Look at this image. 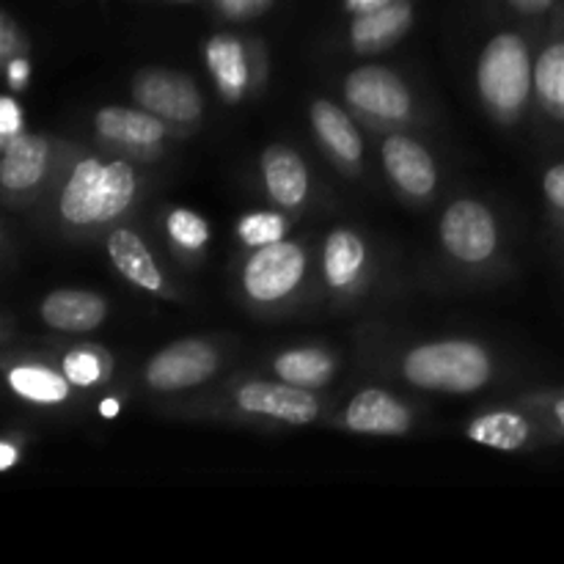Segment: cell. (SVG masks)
Segmentation results:
<instances>
[{
  "label": "cell",
  "mask_w": 564,
  "mask_h": 564,
  "mask_svg": "<svg viewBox=\"0 0 564 564\" xmlns=\"http://www.w3.org/2000/svg\"><path fill=\"white\" fill-rule=\"evenodd\" d=\"M138 191V176L124 160L102 163L88 158L75 165L58 198L61 218L72 226H99L127 213Z\"/></svg>",
  "instance_id": "obj_1"
},
{
  "label": "cell",
  "mask_w": 564,
  "mask_h": 564,
  "mask_svg": "<svg viewBox=\"0 0 564 564\" xmlns=\"http://www.w3.org/2000/svg\"><path fill=\"white\" fill-rule=\"evenodd\" d=\"M402 372L419 389L474 394L490 380V356L468 339L430 341L408 352Z\"/></svg>",
  "instance_id": "obj_2"
},
{
  "label": "cell",
  "mask_w": 564,
  "mask_h": 564,
  "mask_svg": "<svg viewBox=\"0 0 564 564\" xmlns=\"http://www.w3.org/2000/svg\"><path fill=\"white\" fill-rule=\"evenodd\" d=\"M477 86L485 105L499 116H516L534 88V64L518 33H499L485 44L477 64Z\"/></svg>",
  "instance_id": "obj_3"
},
{
  "label": "cell",
  "mask_w": 564,
  "mask_h": 564,
  "mask_svg": "<svg viewBox=\"0 0 564 564\" xmlns=\"http://www.w3.org/2000/svg\"><path fill=\"white\" fill-rule=\"evenodd\" d=\"M306 275V251L292 240H279L253 251L242 270V286L259 303L292 295Z\"/></svg>",
  "instance_id": "obj_4"
},
{
  "label": "cell",
  "mask_w": 564,
  "mask_h": 564,
  "mask_svg": "<svg viewBox=\"0 0 564 564\" xmlns=\"http://www.w3.org/2000/svg\"><path fill=\"white\" fill-rule=\"evenodd\" d=\"M132 99L149 113L171 124H193L202 119L204 102L196 80L185 72L143 69L132 80Z\"/></svg>",
  "instance_id": "obj_5"
},
{
  "label": "cell",
  "mask_w": 564,
  "mask_h": 564,
  "mask_svg": "<svg viewBox=\"0 0 564 564\" xmlns=\"http://www.w3.org/2000/svg\"><path fill=\"white\" fill-rule=\"evenodd\" d=\"M441 242L457 262H488L499 246L494 213L474 198H460V202L449 204L441 218Z\"/></svg>",
  "instance_id": "obj_6"
},
{
  "label": "cell",
  "mask_w": 564,
  "mask_h": 564,
  "mask_svg": "<svg viewBox=\"0 0 564 564\" xmlns=\"http://www.w3.org/2000/svg\"><path fill=\"white\" fill-rule=\"evenodd\" d=\"M345 97L352 108L380 121H405L411 119L413 99L408 86L397 72L386 66H361L350 72L345 80Z\"/></svg>",
  "instance_id": "obj_7"
},
{
  "label": "cell",
  "mask_w": 564,
  "mask_h": 564,
  "mask_svg": "<svg viewBox=\"0 0 564 564\" xmlns=\"http://www.w3.org/2000/svg\"><path fill=\"white\" fill-rule=\"evenodd\" d=\"M220 367V356L202 339H182L160 350L147 364V383L154 391H182L213 378Z\"/></svg>",
  "instance_id": "obj_8"
},
{
  "label": "cell",
  "mask_w": 564,
  "mask_h": 564,
  "mask_svg": "<svg viewBox=\"0 0 564 564\" xmlns=\"http://www.w3.org/2000/svg\"><path fill=\"white\" fill-rule=\"evenodd\" d=\"M240 411L253 416H270L286 424H312L319 413L317 397L308 389L295 383H268V380H251L235 391Z\"/></svg>",
  "instance_id": "obj_9"
},
{
  "label": "cell",
  "mask_w": 564,
  "mask_h": 564,
  "mask_svg": "<svg viewBox=\"0 0 564 564\" xmlns=\"http://www.w3.org/2000/svg\"><path fill=\"white\" fill-rule=\"evenodd\" d=\"M411 424V411L383 389L358 391L345 408V427L358 435H405Z\"/></svg>",
  "instance_id": "obj_10"
},
{
  "label": "cell",
  "mask_w": 564,
  "mask_h": 564,
  "mask_svg": "<svg viewBox=\"0 0 564 564\" xmlns=\"http://www.w3.org/2000/svg\"><path fill=\"white\" fill-rule=\"evenodd\" d=\"M383 165L400 191L411 196H430L438 182L435 160L427 149L408 135H391L383 143Z\"/></svg>",
  "instance_id": "obj_11"
},
{
  "label": "cell",
  "mask_w": 564,
  "mask_h": 564,
  "mask_svg": "<svg viewBox=\"0 0 564 564\" xmlns=\"http://www.w3.org/2000/svg\"><path fill=\"white\" fill-rule=\"evenodd\" d=\"M39 317L44 325L66 334H88L108 317V303L102 295L88 290H55L39 303Z\"/></svg>",
  "instance_id": "obj_12"
},
{
  "label": "cell",
  "mask_w": 564,
  "mask_h": 564,
  "mask_svg": "<svg viewBox=\"0 0 564 564\" xmlns=\"http://www.w3.org/2000/svg\"><path fill=\"white\" fill-rule=\"evenodd\" d=\"M165 119L149 113L147 108H119V105H110L102 108L94 116V124L97 132L105 141L121 143V147L132 149H154L165 138Z\"/></svg>",
  "instance_id": "obj_13"
},
{
  "label": "cell",
  "mask_w": 564,
  "mask_h": 564,
  "mask_svg": "<svg viewBox=\"0 0 564 564\" xmlns=\"http://www.w3.org/2000/svg\"><path fill=\"white\" fill-rule=\"evenodd\" d=\"M262 180L270 198L286 209H295L308 196V169L290 147H270L262 154Z\"/></svg>",
  "instance_id": "obj_14"
},
{
  "label": "cell",
  "mask_w": 564,
  "mask_h": 564,
  "mask_svg": "<svg viewBox=\"0 0 564 564\" xmlns=\"http://www.w3.org/2000/svg\"><path fill=\"white\" fill-rule=\"evenodd\" d=\"M50 147L42 135L20 132L17 138L3 143V160H0V182L6 191H28L36 185L47 171Z\"/></svg>",
  "instance_id": "obj_15"
},
{
  "label": "cell",
  "mask_w": 564,
  "mask_h": 564,
  "mask_svg": "<svg viewBox=\"0 0 564 564\" xmlns=\"http://www.w3.org/2000/svg\"><path fill=\"white\" fill-rule=\"evenodd\" d=\"M207 69L213 75L215 86L224 94L229 102L246 94L248 80H251V72H248V55L246 47L237 36L231 33H218L207 42Z\"/></svg>",
  "instance_id": "obj_16"
},
{
  "label": "cell",
  "mask_w": 564,
  "mask_h": 564,
  "mask_svg": "<svg viewBox=\"0 0 564 564\" xmlns=\"http://www.w3.org/2000/svg\"><path fill=\"white\" fill-rule=\"evenodd\" d=\"M413 20V9L408 0H391L380 9L358 14L350 25V42L356 50H380L400 39Z\"/></svg>",
  "instance_id": "obj_17"
},
{
  "label": "cell",
  "mask_w": 564,
  "mask_h": 564,
  "mask_svg": "<svg viewBox=\"0 0 564 564\" xmlns=\"http://www.w3.org/2000/svg\"><path fill=\"white\" fill-rule=\"evenodd\" d=\"M108 257L113 268L124 275L130 284L141 286V290L160 292L163 290V275H160L158 262L149 253L147 242L130 229H116L108 237Z\"/></svg>",
  "instance_id": "obj_18"
},
{
  "label": "cell",
  "mask_w": 564,
  "mask_h": 564,
  "mask_svg": "<svg viewBox=\"0 0 564 564\" xmlns=\"http://www.w3.org/2000/svg\"><path fill=\"white\" fill-rule=\"evenodd\" d=\"M312 124L319 141L325 143L336 160L347 165H356L364 154V141L358 135L356 124L350 116L339 108V105L328 102V99H317L312 105Z\"/></svg>",
  "instance_id": "obj_19"
},
{
  "label": "cell",
  "mask_w": 564,
  "mask_h": 564,
  "mask_svg": "<svg viewBox=\"0 0 564 564\" xmlns=\"http://www.w3.org/2000/svg\"><path fill=\"white\" fill-rule=\"evenodd\" d=\"M367 264V246L350 229L330 231L323 248V270L330 290H347L358 281Z\"/></svg>",
  "instance_id": "obj_20"
},
{
  "label": "cell",
  "mask_w": 564,
  "mask_h": 564,
  "mask_svg": "<svg viewBox=\"0 0 564 564\" xmlns=\"http://www.w3.org/2000/svg\"><path fill=\"white\" fill-rule=\"evenodd\" d=\"M466 435L471 441H477V444L494 446V449L501 452H516L529 441L532 424H529V419H523L521 413L494 411L474 419V422L468 424Z\"/></svg>",
  "instance_id": "obj_21"
},
{
  "label": "cell",
  "mask_w": 564,
  "mask_h": 564,
  "mask_svg": "<svg viewBox=\"0 0 564 564\" xmlns=\"http://www.w3.org/2000/svg\"><path fill=\"white\" fill-rule=\"evenodd\" d=\"M275 375L286 383L303 386V389H319L330 380L336 364L330 352L319 347H301V350H286L275 358Z\"/></svg>",
  "instance_id": "obj_22"
},
{
  "label": "cell",
  "mask_w": 564,
  "mask_h": 564,
  "mask_svg": "<svg viewBox=\"0 0 564 564\" xmlns=\"http://www.w3.org/2000/svg\"><path fill=\"white\" fill-rule=\"evenodd\" d=\"M9 386L22 400L39 405H55L69 397V378L39 364H20L9 372Z\"/></svg>",
  "instance_id": "obj_23"
},
{
  "label": "cell",
  "mask_w": 564,
  "mask_h": 564,
  "mask_svg": "<svg viewBox=\"0 0 564 564\" xmlns=\"http://www.w3.org/2000/svg\"><path fill=\"white\" fill-rule=\"evenodd\" d=\"M534 91L545 110L564 119V42H554L534 64Z\"/></svg>",
  "instance_id": "obj_24"
},
{
  "label": "cell",
  "mask_w": 564,
  "mask_h": 564,
  "mask_svg": "<svg viewBox=\"0 0 564 564\" xmlns=\"http://www.w3.org/2000/svg\"><path fill=\"white\" fill-rule=\"evenodd\" d=\"M169 235L185 251H202L209 240V226L202 215L193 209H171L169 215Z\"/></svg>",
  "instance_id": "obj_25"
},
{
  "label": "cell",
  "mask_w": 564,
  "mask_h": 564,
  "mask_svg": "<svg viewBox=\"0 0 564 564\" xmlns=\"http://www.w3.org/2000/svg\"><path fill=\"white\" fill-rule=\"evenodd\" d=\"M237 235H240V240L251 248L270 246V242L284 240L286 220L275 213H251L240 220Z\"/></svg>",
  "instance_id": "obj_26"
},
{
  "label": "cell",
  "mask_w": 564,
  "mask_h": 564,
  "mask_svg": "<svg viewBox=\"0 0 564 564\" xmlns=\"http://www.w3.org/2000/svg\"><path fill=\"white\" fill-rule=\"evenodd\" d=\"M64 375L69 378L72 386H94L102 380L105 375V358L97 350L88 347H77V350L66 352L64 364H61Z\"/></svg>",
  "instance_id": "obj_27"
},
{
  "label": "cell",
  "mask_w": 564,
  "mask_h": 564,
  "mask_svg": "<svg viewBox=\"0 0 564 564\" xmlns=\"http://www.w3.org/2000/svg\"><path fill=\"white\" fill-rule=\"evenodd\" d=\"M22 132V110L17 108V102L11 97L0 99V138L11 141Z\"/></svg>",
  "instance_id": "obj_28"
},
{
  "label": "cell",
  "mask_w": 564,
  "mask_h": 564,
  "mask_svg": "<svg viewBox=\"0 0 564 564\" xmlns=\"http://www.w3.org/2000/svg\"><path fill=\"white\" fill-rule=\"evenodd\" d=\"M215 3L231 20H246V17L262 14L273 0H215Z\"/></svg>",
  "instance_id": "obj_29"
},
{
  "label": "cell",
  "mask_w": 564,
  "mask_h": 564,
  "mask_svg": "<svg viewBox=\"0 0 564 564\" xmlns=\"http://www.w3.org/2000/svg\"><path fill=\"white\" fill-rule=\"evenodd\" d=\"M543 191H545V198L564 213V163L551 165V169L545 171Z\"/></svg>",
  "instance_id": "obj_30"
},
{
  "label": "cell",
  "mask_w": 564,
  "mask_h": 564,
  "mask_svg": "<svg viewBox=\"0 0 564 564\" xmlns=\"http://www.w3.org/2000/svg\"><path fill=\"white\" fill-rule=\"evenodd\" d=\"M17 47H20V31H17L11 14H3V20H0V55L6 61L17 58Z\"/></svg>",
  "instance_id": "obj_31"
},
{
  "label": "cell",
  "mask_w": 564,
  "mask_h": 564,
  "mask_svg": "<svg viewBox=\"0 0 564 564\" xmlns=\"http://www.w3.org/2000/svg\"><path fill=\"white\" fill-rule=\"evenodd\" d=\"M28 72H31L28 69V58H22V55L9 61V86L14 91H22L28 86Z\"/></svg>",
  "instance_id": "obj_32"
},
{
  "label": "cell",
  "mask_w": 564,
  "mask_h": 564,
  "mask_svg": "<svg viewBox=\"0 0 564 564\" xmlns=\"http://www.w3.org/2000/svg\"><path fill=\"white\" fill-rule=\"evenodd\" d=\"M345 3L352 14H367V11H375L380 9V6L391 3V0H345Z\"/></svg>",
  "instance_id": "obj_33"
},
{
  "label": "cell",
  "mask_w": 564,
  "mask_h": 564,
  "mask_svg": "<svg viewBox=\"0 0 564 564\" xmlns=\"http://www.w3.org/2000/svg\"><path fill=\"white\" fill-rule=\"evenodd\" d=\"M510 3L516 6V9L527 11V14H538V11L549 9V6L554 3V0H510Z\"/></svg>",
  "instance_id": "obj_34"
},
{
  "label": "cell",
  "mask_w": 564,
  "mask_h": 564,
  "mask_svg": "<svg viewBox=\"0 0 564 564\" xmlns=\"http://www.w3.org/2000/svg\"><path fill=\"white\" fill-rule=\"evenodd\" d=\"M14 463H17V446L11 444V441H3V444H0V468L9 471Z\"/></svg>",
  "instance_id": "obj_35"
},
{
  "label": "cell",
  "mask_w": 564,
  "mask_h": 564,
  "mask_svg": "<svg viewBox=\"0 0 564 564\" xmlns=\"http://www.w3.org/2000/svg\"><path fill=\"white\" fill-rule=\"evenodd\" d=\"M99 413H102L105 419H113L116 413H119V402H116V400H105L102 405H99Z\"/></svg>",
  "instance_id": "obj_36"
},
{
  "label": "cell",
  "mask_w": 564,
  "mask_h": 564,
  "mask_svg": "<svg viewBox=\"0 0 564 564\" xmlns=\"http://www.w3.org/2000/svg\"><path fill=\"white\" fill-rule=\"evenodd\" d=\"M554 416H556V422L562 424V430H564V397L562 400H556V405H554Z\"/></svg>",
  "instance_id": "obj_37"
}]
</instances>
